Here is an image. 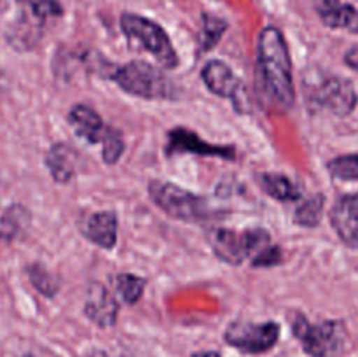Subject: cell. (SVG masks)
Here are the masks:
<instances>
[{"instance_id": "cell-26", "label": "cell", "mask_w": 358, "mask_h": 357, "mask_svg": "<svg viewBox=\"0 0 358 357\" xmlns=\"http://www.w3.org/2000/svg\"><path fill=\"white\" fill-rule=\"evenodd\" d=\"M345 63L350 66L352 70H355L358 72V46H353V48H350L348 51L345 52Z\"/></svg>"}, {"instance_id": "cell-17", "label": "cell", "mask_w": 358, "mask_h": 357, "mask_svg": "<svg viewBox=\"0 0 358 357\" xmlns=\"http://www.w3.org/2000/svg\"><path fill=\"white\" fill-rule=\"evenodd\" d=\"M45 168L58 184H66L76 177L77 153L65 142H56L45 153Z\"/></svg>"}, {"instance_id": "cell-8", "label": "cell", "mask_w": 358, "mask_h": 357, "mask_svg": "<svg viewBox=\"0 0 358 357\" xmlns=\"http://www.w3.org/2000/svg\"><path fill=\"white\" fill-rule=\"evenodd\" d=\"M308 102L311 107L324 108L336 118H348L357 108L358 94L352 80L327 74L308 88Z\"/></svg>"}, {"instance_id": "cell-28", "label": "cell", "mask_w": 358, "mask_h": 357, "mask_svg": "<svg viewBox=\"0 0 358 357\" xmlns=\"http://www.w3.org/2000/svg\"><path fill=\"white\" fill-rule=\"evenodd\" d=\"M191 357H222L217 350H199V352L191 354Z\"/></svg>"}, {"instance_id": "cell-12", "label": "cell", "mask_w": 358, "mask_h": 357, "mask_svg": "<svg viewBox=\"0 0 358 357\" xmlns=\"http://www.w3.org/2000/svg\"><path fill=\"white\" fill-rule=\"evenodd\" d=\"M329 219L339 240L358 251V191L339 196L332 205Z\"/></svg>"}, {"instance_id": "cell-25", "label": "cell", "mask_w": 358, "mask_h": 357, "mask_svg": "<svg viewBox=\"0 0 358 357\" xmlns=\"http://www.w3.org/2000/svg\"><path fill=\"white\" fill-rule=\"evenodd\" d=\"M283 262V254H282V248L278 245H269L268 248L261 252L259 255H255L252 259V266L254 268H269V266H276V265H282Z\"/></svg>"}, {"instance_id": "cell-22", "label": "cell", "mask_w": 358, "mask_h": 357, "mask_svg": "<svg viewBox=\"0 0 358 357\" xmlns=\"http://www.w3.org/2000/svg\"><path fill=\"white\" fill-rule=\"evenodd\" d=\"M27 275L30 284L34 286V289L37 293H41L42 296L45 298H52L56 296L59 289V282L48 268L41 265V262H34L27 268Z\"/></svg>"}, {"instance_id": "cell-5", "label": "cell", "mask_w": 358, "mask_h": 357, "mask_svg": "<svg viewBox=\"0 0 358 357\" xmlns=\"http://www.w3.org/2000/svg\"><path fill=\"white\" fill-rule=\"evenodd\" d=\"M119 24H121L122 34L129 38V42L150 52L163 69H177L180 59H178L173 44H171L170 35L159 23L135 13H122L119 18Z\"/></svg>"}, {"instance_id": "cell-4", "label": "cell", "mask_w": 358, "mask_h": 357, "mask_svg": "<svg viewBox=\"0 0 358 357\" xmlns=\"http://www.w3.org/2000/svg\"><path fill=\"white\" fill-rule=\"evenodd\" d=\"M107 77L124 93L145 100H164L173 93L170 79L164 76L163 70L143 59H133L124 65H117L108 70Z\"/></svg>"}, {"instance_id": "cell-13", "label": "cell", "mask_w": 358, "mask_h": 357, "mask_svg": "<svg viewBox=\"0 0 358 357\" xmlns=\"http://www.w3.org/2000/svg\"><path fill=\"white\" fill-rule=\"evenodd\" d=\"M79 230L86 240L105 251H112L117 244V214L114 210L91 212L79 220Z\"/></svg>"}, {"instance_id": "cell-16", "label": "cell", "mask_w": 358, "mask_h": 357, "mask_svg": "<svg viewBox=\"0 0 358 357\" xmlns=\"http://www.w3.org/2000/svg\"><path fill=\"white\" fill-rule=\"evenodd\" d=\"M315 13L331 30H345L358 35V7L341 0H313Z\"/></svg>"}, {"instance_id": "cell-10", "label": "cell", "mask_w": 358, "mask_h": 357, "mask_svg": "<svg viewBox=\"0 0 358 357\" xmlns=\"http://www.w3.org/2000/svg\"><path fill=\"white\" fill-rule=\"evenodd\" d=\"M166 156H178V154H196V156L206 158H222V160L233 161L236 158V147L233 146H217L203 140L192 130L177 126L168 132V142L164 146Z\"/></svg>"}, {"instance_id": "cell-18", "label": "cell", "mask_w": 358, "mask_h": 357, "mask_svg": "<svg viewBox=\"0 0 358 357\" xmlns=\"http://www.w3.org/2000/svg\"><path fill=\"white\" fill-rule=\"evenodd\" d=\"M259 188L269 196L282 203L297 202L301 198V189L296 182L283 174H271V172H262L255 174Z\"/></svg>"}, {"instance_id": "cell-11", "label": "cell", "mask_w": 358, "mask_h": 357, "mask_svg": "<svg viewBox=\"0 0 358 357\" xmlns=\"http://www.w3.org/2000/svg\"><path fill=\"white\" fill-rule=\"evenodd\" d=\"M201 79L205 86L217 97L233 102L238 112H243V84L222 59H210L201 69Z\"/></svg>"}, {"instance_id": "cell-1", "label": "cell", "mask_w": 358, "mask_h": 357, "mask_svg": "<svg viewBox=\"0 0 358 357\" xmlns=\"http://www.w3.org/2000/svg\"><path fill=\"white\" fill-rule=\"evenodd\" d=\"M257 88L278 111L287 112L296 104L289 46L283 31L273 24L262 28L257 37Z\"/></svg>"}, {"instance_id": "cell-24", "label": "cell", "mask_w": 358, "mask_h": 357, "mask_svg": "<svg viewBox=\"0 0 358 357\" xmlns=\"http://www.w3.org/2000/svg\"><path fill=\"white\" fill-rule=\"evenodd\" d=\"M101 158H103L105 164H115L121 156L124 154V140H122V133L119 132L117 128L112 126L110 133L108 136L105 139V142L101 144Z\"/></svg>"}, {"instance_id": "cell-7", "label": "cell", "mask_w": 358, "mask_h": 357, "mask_svg": "<svg viewBox=\"0 0 358 357\" xmlns=\"http://www.w3.org/2000/svg\"><path fill=\"white\" fill-rule=\"evenodd\" d=\"M208 241L212 251L220 261L231 266L243 265L247 259H254L271 245V237L266 230L236 231L231 227H217L210 231Z\"/></svg>"}, {"instance_id": "cell-23", "label": "cell", "mask_w": 358, "mask_h": 357, "mask_svg": "<svg viewBox=\"0 0 358 357\" xmlns=\"http://www.w3.org/2000/svg\"><path fill=\"white\" fill-rule=\"evenodd\" d=\"M327 172L343 182L358 181V154H341L327 161Z\"/></svg>"}, {"instance_id": "cell-29", "label": "cell", "mask_w": 358, "mask_h": 357, "mask_svg": "<svg viewBox=\"0 0 358 357\" xmlns=\"http://www.w3.org/2000/svg\"><path fill=\"white\" fill-rule=\"evenodd\" d=\"M23 357H34V356H31V354H24Z\"/></svg>"}, {"instance_id": "cell-15", "label": "cell", "mask_w": 358, "mask_h": 357, "mask_svg": "<svg viewBox=\"0 0 358 357\" xmlns=\"http://www.w3.org/2000/svg\"><path fill=\"white\" fill-rule=\"evenodd\" d=\"M69 125L76 132L77 136L84 139L90 144H103L110 133L112 126H107L94 108L90 105L76 104L69 111Z\"/></svg>"}, {"instance_id": "cell-20", "label": "cell", "mask_w": 358, "mask_h": 357, "mask_svg": "<svg viewBox=\"0 0 358 357\" xmlns=\"http://www.w3.org/2000/svg\"><path fill=\"white\" fill-rule=\"evenodd\" d=\"M325 195L322 192H317L311 198L304 200L294 212V220L296 224L303 227H317L318 224L322 223V217H324V210H325Z\"/></svg>"}, {"instance_id": "cell-3", "label": "cell", "mask_w": 358, "mask_h": 357, "mask_svg": "<svg viewBox=\"0 0 358 357\" xmlns=\"http://www.w3.org/2000/svg\"><path fill=\"white\" fill-rule=\"evenodd\" d=\"M292 335L310 357H341L346 349V326L343 321L311 322L301 312H292Z\"/></svg>"}, {"instance_id": "cell-2", "label": "cell", "mask_w": 358, "mask_h": 357, "mask_svg": "<svg viewBox=\"0 0 358 357\" xmlns=\"http://www.w3.org/2000/svg\"><path fill=\"white\" fill-rule=\"evenodd\" d=\"M17 13L6 30V41L16 51H30L41 42L45 24L52 18H62L59 0H16Z\"/></svg>"}, {"instance_id": "cell-19", "label": "cell", "mask_w": 358, "mask_h": 357, "mask_svg": "<svg viewBox=\"0 0 358 357\" xmlns=\"http://www.w3.org/2000/svg\"><path fill=\"white\" fill-rule=\"evenodd\" d=\"M229 28V23H227L224 18L215 16V14L203 13L201 14V31H199L198 44L199 51L208 52L215 48L220 42V38L224 37V34Z\"/></svg>"}, {"instance_id": "cell-27", "label": "cell", "mask_w": 358, "mask_h": 357, "mask_svg": "<svg viewBox=\"0 0 358 357\" xmlns=\"http://www.w3.org/2000/svg\"><path fill=\"white\" fill-rule=\"evenodd\" d=\"M80 357H110V356H108V354L105 352V350L93 349V350H90V352L83 354V356H80ZM119 357H133V356H119Z\"/></svg>"}, {"instance_id": "cell-9", "label": "cell", "mask_w": 358, "mask_h": 357, "mask_svg": "<svg viewBox=\"0 0 358 357\" xmlns=\"http://www.w3.org/2000/svg\"><path fill=\"white\" fill-rule=\"evenodd\" d=\"M282 326L275 321L268 322H233L224 332V342L233 349L250 356L266 354L278 343Z\"/></svg>"}, {"instance_id": "cell-14", "label": "cell", "mask_w": 358, "mask_h": 357, "mask_svg": "<svg viewBox=\"0 0 358 357\" xmlns=\"http://www.w3.org/2000/svg\"><path fill=\"white\" fill-rule=\"evenodd\" d=\"M117 314L119 303L114 294L103 284H91L86 304H84V315L100 328H112L117 322Z\"/></svg>"}, {"instance_id": "cell-21", "label": "cell", "mask_w": 358, "mask_h": 357, "mask_svg": "<svg viewBox=\"0 0 358 357\" xmlns=\"http://www.w3.org/2000/svg\"><path fill=\"white\" fill-rule=\"evenodd\" d=\"M147 280L135 273H119L115 276V290L126 304H136L145 293Z\"/></svg>"}, {"instance_id": "cell-6", "label": "cell", "mask_w": 358, "mask_h": 357, "mask_svg": "<svg viewBox=\"0 0 358 357\" xmlns=\"http://www.w3.org/2000/svg\"><path fill=\"white\" fill-rule=\"evenodd\" d=\"M149 196L164 214L184 223H205L213 216L206 198L166 181H150Z\"/></svg>"}]
</instances>
